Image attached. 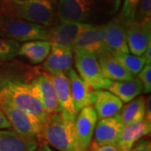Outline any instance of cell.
Here are the masks:
<instances>
[{"instance_id": "cell-33", "label": "cell", "mask_w": 151, "mask_h": 151, "mask_svg": "<svg viewBox=\"0 0 151 151\" xmlns=\"http://www.w3.org/2000/svg\"><path fill=\"white\" fill-rule=\"evenodd\" d=\"M148 121L151 122V97L145 98V116Z\"/></svg>"}, {"instance_id": "cell-6", "label": "cell", "mask_w": 151, "mask_h": 151, "mask_svg": "<svg viewBox=\"0 0 151 151\" xmlns=\"http://www.w3.org/2000/svg\"><path fill=\"white\" fill-rule=\"evenodd\" d=\"M0 108L11 125V128L19 134L40 140L43 129L42 123L29 113L18 108L0 90Z\"/></svg>"}, {"instance_id": "cell-4", "label": "cell", "mask_w": 151, "mask_h": 151, "mask_svg": "<svg viewBox=\"0 0 151 151\" xmlns=\"http://www.w3.org/2000/svg\"><path fill=\"white\" fill-rule=\"evenodd\" d=\"M40 139L58 151H75L74 122L65 119L60 113L49 114Z\"/></svg>"}, {"instance_id": "cell-2", "label": "cell", "mask_w": 151, "mask_h": 151, "mask_svg": "<svg viewBox=\"0 0 151 151\" xmlns=\"http://www.w3.org/2000/svg\"><path fill=\"white\" fill-rule=\"evenodd\" d=\"M1 12L47 27L58 20L56 8L49 0H4Z\"/></svg>"}, {"instance_id": "cell-8", "label": "cell", "mask_w": 151, "mask_h": 151, "mask_svg": "<svg viewBox=\"0 0 151 151\" xmlns=\"http://www.w3.org/2000/svg\"><path fill=\"white\" fill-rule=\"evenodd\" d=\"M98 119L92 105L81 109L74 122L75 151H88Z\"/></svg>"}, {"instance_id": "cell-17", "label": "cell", "mask_w": 151, "mask_h": 151, "mask_svg": "<svg viewBox=\"0 0 151 151\" xmlns=\"http://www.w3.org/2000/svg\"><path fill=\"white\" fill-rule=\"evenodd\" d=\"M104 24L92 25V27L81 33L76 40L73 50H82L91 52L96 56L106 51L103 43Z\"/></svg>"}, {"instance_id": "cell-5", "label": "cell", "mask_w": 151, "mask_h": 151, "mask_svg": "<svg viewBox=\"0 0 151 151\" xmlns=\"http://www.w3.org/2000/svg\"><path fill=\"white\" fill-rule=\"evenodd\" d=\"M51 27L30 23L0 12V37L26 42L35 40H48Z\"/></svg>"}, {"instance_id": "cell-3", "label": "cell", "mask_w": 151, "mask_h": 151, "mask_svg": "<svg viewBox=\"0 0 151 151\" xmlns=\"http://www.w3.org/2000/svg\"><path fill=\"white\" fill-rule=\"evenodd\" d=\"M0 90L17 108L38 119L45 124L49 114L45 110L37 90L31 82L16 80H4Z\"/></svg>"}, {"instance_id": "cell-22", "label": "cell", "mask_w": 151, "mask_h": 151, "mask_svg": "<svg viewBox=\"0 0 151 151\" xmlns=\"http://www.w3.org/2000/svg\"><path fill=\"white\" fill-rule=\"evenodd\" d=\"M108 91L119 97L123 103H128L143 92V85L138 77L127 81H111Z\"/></svg>"}, {"instance_id": "cell-32", "label": "cell", "mask_w": 151, "mask_h": 151, "mask_svg": "<svg viewBox=\"0 0 151 151\" xmlns=\"http://www.w3.org/2000/svg\"><path fill=\"white\" fill-rule=\"evenodd\" d=\"M11 129V125L5 117L4 112L0 108V129Z\"/></svg>"}, {"instance_id": "cell-37", "label": "cell", "mask_w": 151, "mask_h": 151, "mask_svg": "<svg viewBox=\"0 0 151 151\" xmlns=\"http://www.w3.org/2000/svg\"><path fill=\"white\" fill-rule=\"evenodd\" d=\"M49 1H50V2H52V3H53V4H55V3H56V1H57V0H49Z\"/></svg>"}, {"instance_id": "cell-12", "label": "cell", "mask_w": 151, "mask_h": 151, "mask_svg": "<svg viewBox=\"0 0 151 151\" xmlns=\"http://www.w3.org/2000/svg\"><path fill=\"white\" fill-rule=\"evenodd\" d=\"M124 22L129 52L135 55H142L151 43V21Z\"/></svg>"}, {"instance_id": "cell-28", "label": "cell", "mask_w": 151, "mask_h": 151, "mask_svg": "<svg viewBox=\"0 0 151 151\" xmlns=\"http://www.w3.org/2000/svg\"><path fill=\"white\" fill-rule=\"evenodd\" d=\"M140 0H124L122 7H120L119 16L124 21H133L136 8Z\"/></svg>"}, {"instance_id": "cell-30", "label": "cell", "mask_w": 151, "mask_h": 151, "mask_svg": "<svg viewBox=\"0 0 151 151\" xmlns=\"http://www.w3.org/2000/svg\"><path fill=\"white\" fill-rule=\"evenodd\" d=\"M129 151H151L150 142L147 139L137 141Z\"/></svg>"}, {"instance_id": "cell-20", "label": "cell", "mask_w": 151, "mask_h": 151, "mask_svg": "<svg viewBox=\"0 0 151 151\" xmlns=\"http://www.w3.org/2000/svg\"><path fill=\"white\" fill-rule=\"evenodd\" d=\"M73 64V49L51 46L50 54L44 60L43 66L47 72L66 73Z\"/></svg>"}, {"instance_id": "cell-35", "label": "cell", "mask_w": 151, "mask_h": 151, "mask_svg": "<svg viewBox=\"0 0 151 151\" xmlns=\"http://www.w3.org/2000/svg\"><path fill=\"white\" fill-rule=\"evenodd\" d=\"M37 151H55V150L52 147H50V146L48 145L47 144H45V142H41V144L38 145Z\"/></svg>"}, {"instance_id": "cell-24", "label": "cell", "mask_w": 151, "mask_h": 151, "mask_svg": "<svg viewBox=\"0 0 151 151\" xmlns=\"http://www.w3.org/2000/svg\"><path fill=\"white\" fill-rule=\"evenodd\" d=\"M145 116V97H135L127 103L120 111V117L124 125L140 122Z\"/></svg>"}, {"instance_id": "cell-19", "label": "cell", "mask_w": 151, "mask_h": 151, "mask_svg": "<svg viewBox=\"0 0 151 151\" xmlns=\"http://www.w3.org/2000/svg\"><path fill=\"white\" fill-rule=\"evenodd\" d=\"M151 122L145 118L142 121L124 125L119 141L117 148L119 151H129L134 144L143 137L150 133Z\"/></svg>"}, {"instance_id": "cell-1", "label": "cell", "mask_w": 151, "mask_h": 151, "mask_svg": "<svg viewBox=\"0 0 151 151\" xmlns=\"http://www.w3.org/2000/svg\"><path fill=\"white\" fill-rule=\"evenodd\" d=\"M121 0H57L58 19L92 25L103 24L117 14Z\"/></svg>"}, {"instance_id": "cell-23", "label": "cell", "mask_w": 151, "mask_h": 151, "mask_svg": "<svg viewBox=\"0 0 151 151\" xmlns=\"http://www.w3.org/2000/svg\"><path fill=\"white\" fill-rule=\"evenodd\" d=\"M50 48L51 45L48 40H29L23 45H20L18 55L27 58L32 64H40L44 62V60L47 58Z\"/></svg>"}, {"instance_id": "cell-18", "label": "cell", "mask_w": 151, "mask_h": 151, "mask_svg": "<svg viewBox=\"0 0 151 151\" xmlns=\"http://www.w3.org/2000/svg\"><path fill=\"white\" fill-rule=\"evenodd\" d=\"M39 141L14 130L0 129V151H37Z\"/></svg>"}, {"instance_id": "cell-16", "label": "cell", "mask_w": 151, "mask_h": 151, "mask_svg": "<svg viewBox=\"0 0 151 151\" xmlns=\"http://www.w3.org/2000/svg\"><path fill=\"white\" fill-rule=\"evenodd\" d=\"M92 106L97 113V119H102L113 117L120 113L123 103L109 91L93 90Z\"/></svg>"}, {"instance_id": "cell-7", "label": "cell", "mask_w": 151, "mask_h": 151, "mask_svg": "<svg viewBox=\"0 0 151 151\" xmlns=\"http://www.w3.org/2000/svg\"><path fill=\"white\" fill-rule=\"evenodd\" d=\"M75 65L79 76L92 90L108 89L111 80L103 76L97 57L94 54L82 50H73Z\"/></svg>"}, {"instance_id": "cell-9", "label": "cell", "mask_w": 151, "mask_h": 151, "mask_svg": "<svg viewBox=\"0 0 151 151\" xmlns=\"http://www.w3.org/2000/svg\"><path fill=\"white\" fill-rule=\"evenodd\" d=\"M92 26V24L79 22L58 19L55 24L51 27L49 42L51 46L73 49L76 40L81 33Z\"/></svg>"}, {"instance_id": "cell-27", "label": "cell", "mask_w": 151, "mask_h": 151, "mask_svg": "<svg viewBox=\"0 0 151 151\" xmlns=\"http://www.w3.org/2000/svg\"><path fill=\"white\" fill-rule=\"evenodd\" d=\"M133 21L137 23L151 21V0H140L136 8Z\"/></svg>"}, {"instance_id": "cell-10", "label": "cell", "mask_w": 151, "mask_h": 151, "mask_svg": "<svg viewBox=\"0 0 151 151\" xmlns=\"http://www.w3.org/2000/svg\"><path fill=\"white\" fill-rule=\"evenodd\" d=\"M103 43L105 50L111 54L129 53L124 22L119 14L104 24Z\"/></svg>"}, {"instance_id": "cell-31", "label": "cell", "mask_w": 151, "mask_h": 151, "mask_svg": "<svg viewBox=\"0 0 151 151\" xmlns=\"http://www.w3.org/2000/svg\"><path fill=\"white\" fill-rule=\"evenodd\" d=\"M88 151H119L116 145H97L95 142L91 143V145L89 147Z\"/></svg>"}, {"instance_id": "cell-14", "label": "cell", "mask_w": 151, "mask_h": 151, "mask_svg": "<svg viewBox=\"0 0 151 151\" xmlns=\"http://www.w3.org/2000/svg\"><path fill=\"white\" fill-rule=\"evenodd\" d=\"M30 82L35 86L46 113L48 114L60 113L59 103L48 72H37Z\"/></svg>"}, {"instance_id": "cell-11", "label": "cell", "mask_w": 151, "mask_h": 151, "mask_svg": "<svg viewBox=\"0 0 151 151\" xmlns=\"http://www.w3.org/2000/svg\"><path fill=\"white\" fill-rule=\"evenodd\" d=\"M56 98L59 103L61 115L65 119L75 122L77 113L71 97L68 77L65 72H48Z\"/></svg>"}, {"instance_id": "cell-36", "label": "cell", "mask_w": 151, "mask_h": 151, "mask_svg": "<svg viewBox=\"0 0 151 151\" xmlns=\"http://www.w3.org/2000/svg\"><path fill=\"white\" fill-rule=\"evenodd\" d=\"M3 4H4V0H0V12H1V10H2Z\"/></svg>"}, {"instance_id": "cell-13", "label": "cell", "mask_w": 151, "mask_h": 151, "mask_svg": "<svg viewBox=\"0 0 151 151\" xmlns=\"http://www.w3.org/2000/svg\"><path fill=\"white\" fill-rule=\"evenodd\" d=\"M124 126L120 117V113L110 118L97 120L93 134V142L99 145H116Z\"/></svg>"}, {"instance_id": "cell-25", "label": "cell", "mask_w": 151, "mask_h": 151, "mask_svg": "<svg viewBox=\"0 0 151 151\" xmlns=\"http://www.w3.org/2000/svg\"><path fill=\"white\" fill-rule=\"evenodd\" d=\"M114 55L124 68L134 76L138 75L145 65V60L143 55H130L129 53H119Z\"/></svg>"}, {"instance_id": "cell-34", "label": "cell", "mask_w": 151, "mask_h": 151, "mask_svg": "<svg viewBox=\"0 0 151 151\" xmlns=\"http://www.w3.org/2000/svg\"><path fill=\"white\" fill-rule=\"evenodd\" d=\"M143 57L145 60V65H150L151 64V43L149 44L148 47L145 51V53L142 55Z\"/></svg>"}, {"instance_id": "cell-26", "label": "cell", "mask_w": 151, "mask_h": 151, "mask_svg": "<svg viewBox=\"0 0 151 151\" xmlns=\"http://www.w3.org/2000/svg\"><path fill=\"white\" fill-rule=\"evenodd\" d=\"M19 47V42L0 37V63L15 58L18 55Z\"/></svg>"}, {"instance_id": "cell-15", "label": "cell", "mask_w": 151, "mask_h": 151, "mask_svg": "<svg viewBox=\"0 0 151 151\" xmlns=\"http://www.w3.org/2000/svg\"><path fill=\"white\" fill-rule=\"evenodd\" d=\"M65 74L68 77L76 112L78 113L81 109L92 104L93 90L73 68H70Z\"/></svg>"}, {"instance_id": "cell-21", "label": "cell", "mask_w": 151, "mask_h": 151, "mask_svg": "<svg viewBox=\"0 0 151 151\" xmlns=\"http://www.w3.org/2000/svg\"><path fill=\"white\" fill-rule=\"evenodd\" d=\"M103 76L111 81L132 80L134 76L131 75L119 62L115 55L107 50L97 56Z\"/></svg>"}, {"instance_id": "cell-29", "label": "cell", "mask_w": 151, "mask_h": 151, "mask_svg": "<svg viewBox=\"0 0 151 151\" xmlns=\"http://www.w3.org/2000/svg\"><path fill=\"white\" fill-rule=\"evenodd\" d=\"M138 78L143 85V92L145 93L151 91V66L150 65H145L142 70L138 74Z\"/></svg>"}]
</instances>
